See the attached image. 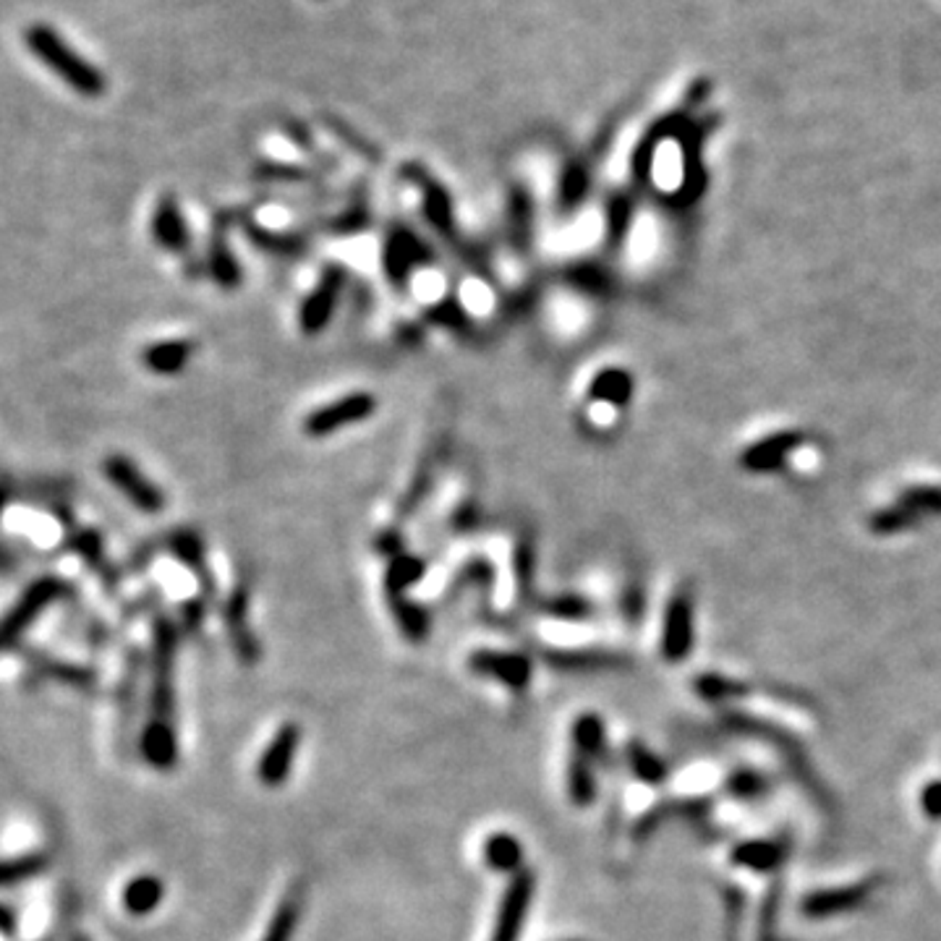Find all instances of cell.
<instances>
[{"label": "cell", "mask_w": 941, "mask_h": 941, "mask_svg": "<svg viewBox=\"0 0 941 941\" xmlns=\"http://www.w3.org/2000/svg\"><path fill=\"white\" fill-rule=\"evenodd\" d=\"M24 42L42 66H48L58 79H63L71 90L82 97H100L107 90V79L92 66L86 58L76 53L53 27L34 24L27 29Z\"/></svg>", "instance_id": "6da1fadb"}, {"label": "cell", "mask_w": 941, "mask_h": 941, "mask_svg": "<svg viewBox=\"0 0 941 941\" xmlns=\"http://www.w3.org/2000/svg\"><path fill=\"white\" fill-rule=\"evenodd\" d=\"M176 625L168 618H157L152 628V716L147 725L176 727Z\"/></svg>", "instance_id": "7a4b0ae2"}, {"label": "cell", "mask_w": 941, "mask_h": 941, "mask_svg": "<svg viewBox=\"0 0 941 941\" xmlns=\"http://www.w3.org/2000/svg\"><path fill=\"white\" fill-rule=\"evenodd\" d=\"M534 892H537V873L524 871L510 876L508 887H505L503 900H499L495 926H492L489 941H518L526 929L528 910H531Z\"/></svg>", "instance_id": "3957f363"}, {"label": "cell", "mask_w": 941, "mask_h": 941, "mask_svg": "<svg viewBox=\"0 0 941 941\" xmlns=\"http://www.w3.org/2000/svg\"><path fill=\"white\" fill-rule=\"evenodd\" d=\"M63 593H66V583H63L61 578H55V576L38 578L34 583H29L27 591L21 593L19 602L11 607V612L6 614V620H3V643H6V647H13V641L21 639V635L29 631V625H32V622L38 620L50 604L58 602Z\"/></svg>", "instance_id": "277c9868"}, {"label": "cell", "mask_w": 941, "mask_h": 941, "mask_svg": "<svg viewBox=\"0 0 941 941\" xmlns=\"http://www.w3.org/2000/svg\"><path fill=\"white\" fill-rule=\"evenodd\" d=\"M376 405L380 403H376L372 393H351L340 397V401H332L322 405V409L311 411V414L303 418V432H307V437L311 440L330 437V434L345 430V426L366 422L376 411Z\"/></svg>", "instance_id": "5b68a950"}, {"label": "cell", "mask_w": 941, "mask_h": 941, "mask_svg": "<svg viewBox=\"0 0 941 941\" xmlns=\"http://www.w3.org/2000/svg\"><path fill=\"white\" fill-rule=\"evenodd\" d=\"M103 474L115 489L121 492L136 510L142 513H161L165 508L163 492L152 484L139 468L134 466L132 458L123 455H111L103 461Z\"/></svg>", "instance_id": "8992f818"}, {"label": "cell", "mask_w": 941, "mask_h": 941, "mask_svg": "<svg viewBox=\"0 0 941 941\" xmlns=\"http://www.w3.org/2000/svg\"><path fill=\"white\" fill-rule=\"evenodd\" d=\"M468 670L479 678H489L510 687L513 693H524L531 683L534 664L518 651H492L479 649L468 656Z\"/></svg>", "instance_id": "52a82bcc"}, {"label": "cell", "mask_w": 941, "mask_h": 941, "mask_svg": "<svg viewBox=\"0 0 941 941\" xmlns=\"http://www.w3.org/2000/svg\"><path fill=\"white\" fill-rule=\"evenodd\" d=\"M301 748V725L299 722H286L278 733L272 735V741L265 745L262 756L257 762V779L265 787H282L291 777V769L296 764Z\"/></svg>", "instance_id": "ba28073f"}, {"label": "cell", "mask_w": 941, "mask_h": 941, "mask_svg": "<svg viewBox=\"0 0 941 941\" xmlns=\"http://www.w3.org/2000/svg\"><path fill=\"white\" fill-rule=\"evenodd\" d=\"M343 270H340V267H330V270L322 275V280L317 282L314 291L307 296V301L301 303L299 324L307 335H317V332L328 328L332 314H335L340 293H343Z\"/></svg>", "instance_id": "9c48e42d"}, {"label": "cell", "mask_w": 941, "mask_h": 941, "mask_svg": "<svg viewBox=\"0 0 941 941\" xmlns=\"http://www.w3.org/2000/svg\"><path fill=\"white\" fill-rule=\"evenodd\" d=\"M430 249L409 228H395L385 246V272L395 286H405L416 267L430 262Z\"/></svg>", "instance_id": "30bf717a"}, {"label": "cell", "mask_w": 941, "mask_h": 941, "mask_svg": "<svg viewBox=\"0 0 941 941\" xmlns=\"http://www.w3.org/2000/svg\"><path fill=\"white\" fill-rule=\"evenodd\" d=\"M873 881L866 885H852V887H837V889H821V892L808 895L803 900V913L808 918H831L850 913V910L864 908L871 897Z\"/></svg>", "instance_id": "8fae6325"}, {"label": "cell", "mask_w": 941, "mask_h": 941, "mask_svg": "<svg viewBox=\"0 0 941 941\" xmlns=\"http://www.w3.org/2000/svg\"><path fill=\"white\" fill-rule=\"evenodd\" d=\"M152 236H155V241L161 244L165 251H173V255H184L186 251L188 246L186 220L184 215H180L178 201L173 194H165L161 205H157L155 217H152Z\"/></svg>", "instance_id": "7c38bea8"}, {"label": "cell", "mask_w": 941, "mask_h": 941, "mask_svg": "<svg viewBox=\"0 0 941 941\" xmlns=\"http://www.w3.org/2000/svg\"><path fill=\"white\" fill-rule=\"evenodd\" d=\"M691 647H693L691 602H685V599H675L668 610V620H664L662 651L670 662H680V659L687 656Z\"/></svg>", "instance_id": "4fadbf2b"}, {"label": "cell", "mask_w": 941, "mask_h": 941, "mask_svg": "<svg viewBox=\"0 0 941 941\" xmlns=\"http://www.w3.org/2000/svg\"><path fill=\"white\" fill-rule=\"evenodd\" d=\"M409 176H414L418 184H422L424 192V215L426 220L432 223V228L437 230V234L451 236L453 234V205L451 197H447L445 186L437 184V180H432L426 176L424 170H418L416 165H409Z\"/></svg>", "instance_id": "5bb4252c"}, {"label": "cell", "mask_w": 941, "mask_h": 941, "mask_svg": "<svg viewBox=\"0 0 941 941\" xmlns=\"http://www.w3.org/2000/svg\"><path fill=\"white\" fill-rule=\"evenodd\" d=\"M163 897H165L163 881L157 879L155 873H139L134 876L126 887H123L121 902L128 916L144 918V916H152L157 908H161Z\"/></svg>", "instance_id": "9a60e30c"}, {"label": "cell", "mask_w": 941, "mask_h": 941, "mask_svg": "<svg viewBox=\"0 0 941 941\" xmlns=\"http://www.w3.org/2000/svg\"><path fill=\"white\" fill-rule=\"evenodd\" d=\"M526 847L510 831H495L487 842H484V864L497 873L516 876L524 871Z\"/></svg>", "instance_id": "2e32d148"}, {"label": "cell", "mask_w": 941, "mask_h": 941, "mask_svg": "<svg viewBox=\"0 0 941 941\" xmlns=\"http://www.w3.org/2000/svg\"><path fill=\"white\" fill-rule=\"evenodd\" d=\"M787 858V845L777 842V839H751V842H741L733 850V864L751 868V871H774L785 864Z\"/></svg>", "instance_id": "e0dca14e"}, {"label": "cell", "mask_w": 941, "mask_h": 941, "mask_svg": "<svg viewBox=\"0 0 941 941\" xmlns=\"http://www.w3.org/2000/svg\"><path fill=\"white\" fill-rule=\"evenodd\" d=\"M192 361V343L186 340H161L142 353V364L155 374H178Z\"/></svg>", "instance_id": "ac0fdd59"}, {"label": "cell", "mask_w": 941, "mask_h": 941, "mask_svg": "<svg viewBox=\"0 0 941 941\" xmlns=\"http://www.w3.org/2000/svg\"><path fill=\"white\" fill-rule=\"evenodd\" d=\"M390 612H393V618L397 622V628H401V633L409 641H424L426 633H430V614L424 612L422 604H416L414 599H409L405 593H397V597H387Z\"/></svg>", "instance_id": "d6986e66"}, {"label": "cell", "mask_w": 941, "mask_h": 941, "mask_svg": "<svg viewBox=\"0 0 941 941\" xmlns=\"http://www.w3.org/2000/svg\"><path fill=\"white\" fill-rule=\"evenodd\" d=\"M568 795L578 808H589L597 800V777H593V762L573 753L568 762Z\"/></svg>", "instance_id": "ffe728a7"}, {"label": "cell", "mask_w": 941, "mask_h": 941, "mask_svg": "<svg viewBox=\"0 0 941 941\" xmlns=\"http://www.w3.org/2000/svg\"><path fill=\"white\" fill-rule=\"evenodd\" d=\"M570 733H573L576 753H581V756L589 758V762L602 758V753L607 748V733H604L602 716L581 714L573 722V730H570Z\"/></svg>", "instance_id": "44dd1931"}, {"label": "cell", "mask_w": 941, "mask_h": 941, "mask_svg": "<svg viewBox=\"0 0 941 941\" xmlns=\"http://www.w3.org/2000/svg\"><path fill=\"white\" fill-rule=\"evenodd\" d=\"M625 762L635 774V779H641L643 785H662L668 779V766H664L662 758L639 741L625 745Z\"/></svg>", "instance_id": "7402d4cb"}, {"label": "cell", "mask_w": 941, "mask_h": 941, "mask_svg": "<svg viewBox=\"0 0 941 941\" xmlns=\"http://www.w3.org/2000/svg\"><path fill=\"white\" fill-rule=\"evenodd\" d=\"M299 921H301V897L288 895L286 900L278 904V910H275V916L270 918V926H267V931L262 933V939L259 941H293L296 929H299Z\"/></svg>", "instance_id": "603a6c76"}, {"label": "cell", "mask_w": 941, "mask_h": 941, "mask_svg": "<svg viewBox=\"0 0 941 941\" xmlns=\"http://www.w3.org/2000/svg\"><path fill=\"white\" fill-rule=\"evenodd\" d=\"M228 625L230 631H234V643H236L238 656H241L244 662H255L259 651H257L255 635H251L249 628H246V599L241 591H238L228 602Z\"/></svg>", "instance_id": "cb8c5ba5"}, {"label": "cell", "mask_w": 941, "mask_h": 941, "mask_svg": "<svg viewBox=\"0 0 941 941\" xmlns=\"http://www.w3.org/2000/svg\"><path fill=\"white\" fill-rule=\"evenodd\" d=\"M426 565L424 560H418V557L411 555H397L393 565L387 568L385 576V593L387 597H397V593H405L411 589V586L422 581Z\"/></svg>", "instance_id": "d4e9b609"}, {"label": "cell", "mask_w": 941, "mask_h": 941, "mask_svg": "<svg viewBox=\"0 0 941 941\" xmlns=\"http://www.w3.org/2000/svg\"><path fill=\"white\" fill-rule=\"evenodd\" d=\"M209 272L223 288H236L241 282V267H238L236 257L230 255V249L223 241H215L213 249H209Z\"/></svg>", "instance_id": "484cf974"}, {"label": "cell", "mask_w": 941, "mask_h": 941, "mask_svg": "<svg viewBox=\"0 0 941 941\" xmlns=\"http://www.w3.org/2000/svg\"><path fill=\"white\" fill-rule=\"evenodd\" d=\"M766 790H769V779H766L762 772L741 769V772L730 774V779H727V793L737 800L764 798Z\"/></svg>", "instance_id": "4316f807"}, {"label": "cell", "mask_w": 941, "mask_h": 941, "mask_svg": "<svg viewBox=\"0 0 941 941\" xmlns=\"http://www.w3.org/2000/svg\"><path fill=\"white\" fill-rule=\"evenodd\" d=\"M45 866L48 860L45 856H40V852H32V856H24V858H9L3 866V885L13 887L19 885V881L34 879V876H38Z\"/></svg>", "instance_id": "83f0119b"}, {"label": "cell", "mask_w": 941, "mask_h": 941, "mask_svg": "<svg viewBox=\"0 0 941 941\" xmlns=\"http://www.w3.org/2000/svg\"><path fill=\"white\" fill-rule=\"evenodd\" d=\"M170 549H173V555H176L178 560L186 565V568H194V570L205 568V552H201V541L197 539V534H192V531L173 534Z\"/></svg>", "instance_id": "f1b7e54d"}, {"label": "cell", "mask_w": 941, "mask_h": 941, "mask_svg": "<svg viewBox=\"0 0 941 941\" xmlns=\"http://www.w3.org/2000/svg\"><path fill=\"white\" fill-rule=\"evenodd\" d=\"M696 691L709 701H722V699L741 696L743 685H737V683H733V680H725L720 675H706V678H699Z\"/></svg>", "instance_id": "f546056e"}, {"label": "cell", "mask_w": 941, "mask_h": 941, "mask_svg": "<svg viewBox=\"0 0 941 941\" xmlns=\"http://www.w3.org/2000/svg\"><path fill=\"white\" fill-rule=\"evenodd\" d=\"M432 320H437L440 324H445V328H463L466 324V311H463L458 303L453 301H443L437 309L432 311Z\"/></svg>", "instance_id": "4dcf8cb0"}, {"label": "cell", "mask_w": 941, "mask_h": 941, "mask_svg": "<svg viewBox=\"0 0 941 941\" xmlns=\"http://www.w3.org/2000/svg\"><path fill=\"white\" fill-rule=\"evenodd\" d=\"M921 808L931 821H941V779L931 782L921 793Z\"/></svg>", "instance_id": "1f68e13d"}, {"label": "cell", "mask_w": 941, "mask_h": 941, "mask_svg": "<svg viewBox=\"0 0 941 941\" xmlns=\"http://www.w3.org/2000/svg\"><path fill=\"white\" fill-rule=\"evenodd\" d=\"M547 610L552 612V614H557V618L581 620V618H586V614H589V604L578 602V599H560V602L549 604Z\"/></svg>", "instance_id": "d6a6232c"}, {"label": "cell", "mask_w": 941, "mask_h": 941, "mask_svg": "<svg viewBox=\"0 0 941 941\" xmlns=\"http://www.w3.org/2000/svg\"><path fill=\"white\" fill-rule=\"evenodd\" d=\"M3 933H6V937H13V908H11V904H6V908H3Z\"/></svg>", "instance_id": "836d02e7"}, {"label": "cell", "mask_w": 941, "mask_h": 941, "mask_svg": "<svg viewBox=\"0 0 941 941\" xmlns=\"http://www.w3.org/2000/svg\"><path fill=\"white\" fill-rule=\"evenodd\" d=\"M76 941H84V939H76Z\"/></svg>", "instance_id": "e575fe53"}]
</instances>
